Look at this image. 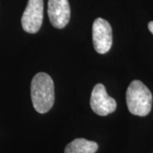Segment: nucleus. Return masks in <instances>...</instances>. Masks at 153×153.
<instances>
[{"label":"nucleus","instance_id":"nucleus-1","mask_svg":"<svg viewBox=\"0 0 153 153\" xmlns=\"http://www.w3.org/2000/svg\"><path fill=\"white\" fill-rule=\"evenodd\" d=\"M31 97L34 109L44 114L53 107L55 102V85L53 79L45 72H38L32 80Z\"/></svg>","mask_w":153,"mask_h":153},{"label":"nucleus","instance_id":"nucleus-2","mask_svg":"<svg viewBox=\"0 0 153 153\" xmlns=\"http://www.w3.org/2000/svg\"><path fill=\"white\" fill-rule=\"evenodd\" d=\"M126 102L132 114L146 117L152 110V94L141 81L134 80L127 89Z\"/></svg>","mask_w":153,"mask_h":153},{"label":"nucleus","instance_id":"nucleus-3","mask_svg":"<svg viewBox=\"0 0 153 153\" xmlns=\"http://www.w3.org/2000/svg\"><path fill=\"white\" fill-rule=\"evenodd\" d=\"M44 19V0H28L22 17V26L28 33H36L41 28Z\"/></svg>","mask_w":153,"mask_h":153},{"label":"nucleus","instance_id":"nucleus-4","mask_svg":"<svg viewBox=\"0 0 153 153\" xmlns=\"http://www.w3.org/2000/svg\"><path fill=\"white\" fill-rule=\"evenodd\" d=\"M93 44L99 54H105L112 45V29L110 23L102 18H97L93 24Z\"/></svg>","mask_w":153,"mask_h":153},{"label":"nucleus","instance_id":"nucleus-5","mask_svg":"<svg viewBox=\"0 0 153 153\" xmlns=\"http://www.w3.org/2000/svg\"><path fill=\"white\" fill-rule=\"evenodd\" d=\"M90 106L94 112L99 116H107L114 112L117 109V102L108 95L102 83H97L91 93Z\"/></svg>","mask_w":153,"mask_h":153},{"label":"nucleus","instance_id":"nucleus-6","mask_svg":"<svg viewBox=\"0 0 153 153\" xmlns=\"http://www.w3.org/2000/svg\"><path fill=\"white\" fill-rule=\"evenodd\" d=\"M48 15L53 27L62 29L70 21L71 10L68 0H49Z\"/></svg>","mask_w":153,"mask_h":153},{"label":"nucleus","instance_id":"nucleus-7","mask_svg":"<svg viewBox=\"0 0 153 153\" xmlns=\"http://www.w3.org/2000/svg\"><path fill=\"white\" fill-rule=\"evenodd\" d=\"M98 144L82 138H78L69 143L65 148V153H95Z\"/></svg>","mask_w":153,"mask_h":153},{"label":"nucleus","instance_id":"nucleus-8","mask_svg":"<svg viewBox=\"0 0 153 153\" xmlns=\"http://www.w3.org/2000/svg\"><path fill=\"white\" fill-rule=\"evenodd\" d=\"M148 28H149L150 32L153 34V22H149V24H148Z\"/></svg>","mask_w":153,"mask_h":153}]
</instances>
